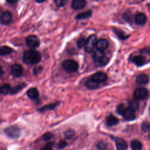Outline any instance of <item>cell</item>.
I'll return each mask as SVG.
<instances>
[{"label": "cell", "instance_id": "27", "mask_svg": "<svg viewBox=\"0 0 150 150\" xmlns=\"http://www.w3.org/2000/svg\"><path fill=\"white\" fill-rule=\"evenodd\" d=\"M58 104V103H56V104H49V105H47L45 107H43L42 108L39 109L38 110L39 111H47L49 110H51V109H53Z\"/></svg>", "mask_w": 150, "mask_h": 150}, {"label": "cell", "instance_id": "14", "mask_svg": "<svg viewBox=\"0 0 150 150\" xmlns=\"http://www.w3.org/2000/svg\"><path fill=\"white\" fill-rule=\"evenodd\" d=\"M135 22L139 25H144L146 22V17L143 13H139L135 17Z\"/></svg>", "mask_w": 150, "mask_h": 150}, {"label": "cell", "instance_id": "41", "mask_svg": "<svg viewBox=\"0 0 150 150\" xmlns=\"http://www.w3.org/2000/svg\"><path fill=\"white\" fill-rule=\"evenodd\" d=\"M46 0H36V1L38 3H42V2H45Z\"/></svg>", "mask_w": 150, "mask_h": 150}, {"label": "cell", "instance_id": "28", "mask_svg": "<svg viewBox=\"0 0 150 150\" xmlns=\"http://www.w3.org/2000/svg\"><path fill=\"white\" fill-rule=\"evenodd\" d=\"M86 40L85 39V38H84V37H80V38H79V39H78L77 42V47H78L79 49H80V48L83 47V46H84L85 43H86Z\"/></svg>", "mask_w": 150, "mask_h": 150}, {"label": "cell", "instance_id": "1", "mask_svg": "<svg viewBox=\"0 0 150 150\" xmlns=\"http://www.w3.org/2000/svg\"><path fill=\"white\" fill-rule=\"evenodd\" d=\"M40 53L34 49L28 50L23 54V60L27 64H36L40 61Z\"/></svg>", "mask_w": 150, "mask_h": 150}, {"label": "cell", "instance_id": "40", "mask_svg": "<svg viewBox=\"0 0 150 150\" xmlns=\"http://www.w3.org/2000/svg\"><path fill=\"white\" fill-rule=\"evenodd\" d=\"M4 74V70L2 67L0 66V77H1Z\"/></svg>", "mask_w": 150, "mask_h": 150}, {"label": "cell", "instance_id": "36", "mask_svg": "<svg viewBox=\"0 0 150 150\" xmlns=\"http://www.w3.org/2000/svg\"><path fill=\"white\" fill-rule=\"evenodd\" d=\"M40 150H53V149L50 147V145H46L45 146L42 147Z\"/></svg>", "mask_w": 150, "mask_h": 150}, {"label": "cell", "instance_id": "43", "mask_svg": "<svg viewBox=\"0 0 150 150\" xmlns=\"http://www.w3.org/2000/svg\"><path fill=\"white\" fill-rule=\"evenodd\" d=\"M149 54H150V51H149Z\"/></svg>", "mask_w": 150, "mask_h": 150}, {"label": "cell", "instance_id": "16", "mask_svg": "<svg viewBox=\"0 0 150 150\" xmlns=\"http://www.w3.org/2000/svg\"><path fill=\"white\" fill-rule=\"evenodd\" d=\"M108 41L105 39H100L96 43V47L97 49L104 50L106 49L108 47Z\"/></svg>", "mask_w": 150, "mask_h": 150}, {"label": "cell", "instance_id": "17", "mask_svg": "<svg viewBox=\"0 0 150 150\" xmlns=\"http://www.w3.org/2000/svg\"><path fill=\"white\" fill-rule=\"evenodd\" d=\"M39 91L36 88H30L27 91L28 96L31 99H36L39 97Z\"/></svg>", "mask_w": 150, "mask_h": 150}, {"label": "cell", "instance_id": "25", "mask_svg": "<svg viewBox=\"0 0 150 150\" xmlns=\"http://www.w3.org/2000/svg\"><path fill=\"white\" fill-rule=\"evenodd\" d=\"M25 86V83H21L20 84H18L16 86H15L13 88L11 89L10 94H16L17 93H18L21 90H22L24 87Z\"/></svg>", "mask_w": 150, "mask_h": 150}, {"label": "cell", "instance_id": "22", "mask_svg": "<svg viewBox=\"0 0 150 150\" xmlns=\"http://www.w3.org/2000/svg\"><path fill=\"white\" fill-rule=\"evenodd\" d=\"M92 14V12L90 10L81 12L79 13L76 16V19H79V20H81V19H87L88 18H90Z\"/></svg>", "mask_w": 150, "mask_h": 150}, {"label": "cell", "instance_id": "33", "mask_svg": "<svg viewBox=\"0 0 150 150\" xmlns=\"http://www.w3.org/2000/svg\"><path fill=\"white\" fill-rule=\"evenodd\" d=\"M138 103L137 101H131L129 102V107L134 108L135 110V109H137L138 108Z\"/></svg>", "mask_w": 150, "mask_h": 150}, {"label": "cell", "instance_id": "29", "mask_svg": "<svg viewBox=\"0 0 150 150\" xmlns=\"http://www.w3.org/2000/svg\"><path fill=\"white\" fill-rule=\"evenodd\" d=\"M74 132L72 129L67 130L64 132V137L66 139H70L71 138H72L74 136Z\"/></svg>", "mask_w": 150, "mask_h": 150}, {"label": "cell", "instance_id": "2", "mask_svg": "<svg viewBox=\"0 0 150 150\" xmlns=\"http://www.w3.org/2000/svg\"><path fill=\"white\" fill-rule=\"evenodd\" d=\"M93 58L96 65L97 66H105L108 62V59L106 57L103 50L99 49H97L94 51L93 54Z\"/></svg>", "mask_w": 150, "mask_h": 150}, {"label": "cell", "instance_id": "5", "mask_svg": "<svg viewBox=\"0 0 150 150\" xmlns=\"http://www.w3.org/2000/svg\"><path fill=\"white\" fill-rule=\"evenodd\" d=\"M4 131L8 137L12 138H18L21 134L20 129L16 125H12L6 128Z\"/></svg>", "mask_w": 150, "mask_h": 150}, {"label": "cell", "instance_id": "15", "mask_svg": "<svg viewBox=\"0 0 150 150\" xmlns=\"http://www.w3.org/2000/svg\"><path fill=\"white\" fill-rule=\"evenodd\" d=\"M136 83L139 85H144L148 83V77L145 74H141L136 78Z\"/></svg>", "mask_w": 150, "mask_h": 150}, {"label": "cell", "instance_id": "8", "mask_svg": "<svg viewBox=\"0 0 150 150\" xmlns=\"http://www.w3.org/2000/svg\"><path fill=\"white\" fill-rule=\"evenodd\" d=\"M26 43L28 46L31 48H35L39 46L40 41L37 36L35 35H30L26 39Z\"/></svg>", "mask_w": 150, "mask_h": 150}, {"label": "cell", "instance_id": "19", "mask_svg": "<svg viewBox=\"0 0 150 150\" xmlns=\"http://www.w3.org/2000/svg\"><path fill=\"white\" fill-rule=\"evenodd\" d=\"M132 61L138 66H142L145 63V59L142 56H136L132 57Z\"/></svg>", "mask_w": 150, "mask_h": 150}, {"label": "cell", "instance_id": "44", "mask_svg": "<svg viewBox=\"0 0 150 150\" xmlns=\"http://www.w3.org/2000/svg\"><path fill=\"white\" fill-rule=\"evenodd\" d=\"M95 1H98V0H95Z\"/></svg>", "mask_w": 150, "mask_h": 150}, {"label": "cell", "instance_id": "9", "mask_svg": "<svg viewBox=\"0 0 150 150\" xmlns=\"http://www.w3.org/2000/svg\"><path fill=\"white\" fill-rule=\"evenodd\" d=\"M23 72V69L21 65L15 64L12 66L11 69V73L12 76L15 77H19L22 75Z\"/></svg>", "mask_w": 150, "mask_h": 150}, {"label": "cell", "instance_id": "7", "mask_svg": "<svg viewBox=\"0 0 150 150\" xmlns=\"http://www.w3.org/2000/svg\"><path fill=\"white\" fill-rule=\"evenodd\" d=\"M148 90L143 87L136 88L133 93L134 98L137 100H143L148 96Z\"/></svg>", "mask_w": 150, "mask_h": 150}, {"label": "cell", "instance_id": "12", "mask_svg": "<svg viewBox=\"0 0 150 150\" xmlns=\"http://www.w3.org/2000/svg\"><path fill=\"white\" fill-rule=\"evenodd\" d=\"M1 22L4 25L9 24L12 20V16L11 12L6 11L4 12L1 16Z\"/></svg>", "mask_w": 150, "mask_h": 150}, {"label": "cell", "instance_id": "26", "mask_svg": "<svg viewBox=\"0 0 150 150\" xmlns=\"http://www.w3.org/2000/svg\"><path fill=\"white\" fill-rule=\"evenodd\" d=\"M114 32L116 34V35L118 37V38L120 39L124 40V39H127L128 37V36H127L124 33V32H123L122 30H119L118 29H114Z\"/></svg>", "mask_w": 150, "mask_h": 150}, {"label": "cell", "instance_id": "38", "mask_svg": "<svg viewBox=\"0 0 150 150\" xmlns=\"http://www.w3.org/2000/svg\"><path fill=\"white\" fill-rule=\"evenodd\" d=\"M7 2H8L9 4H15L19 0H6Z\"/></svg>", "mask_w": 150, "mask_h": 150}, {"label": "cell", "instance_id": "13", "mask_svg": "<svg viewBox=\"0 0 150 150\" xmlns=\"http://www.w3.org/2000/svg\"><path fill=\"white\" fill-rule=\"evenodd\" d=\"M86 5L85 0H73L71 2V7L74 9H80L83 8Z\"/></svg>", "mask_w": 150, "mask_h": 150}, {"label": "cell", "instance_id": "35", "mask_svg": "<svg viewBox=\"0 0 150 150\" xmlns=\"http://www.w3.org/2000/svg\"><path fill=\"white\" fill-rule=\"evenodd\" d=\"M67 145V143L64 141H60L58 144V148H63Z\"/></svg>", "mask_w": 150, "mask_h": 150}, {"label": "cell", "instance_id": "30", "mask_svg": "<svg viewBox=\"0 0 150 150\" xmlns=\"http://www.w3.org/2000/svg\"><path fill=\"white\" fill-rule=\"evenodd\" d=\"M53 137V135L52 133L50 132H46L45 133L43 136H42V138L44 141H50V139H52V138Z\"/></svg>", "mask_w": 150, "mask_h": 150}, {"label": "cell", "instance_id": "11", "mask_svg": "<svg viewBox=\"0 0 150 150\" xmlns=\"http://www.w3.org/2000/svg\"><path fill=\"white\" fill-rule=\"evenodd\" d=\"M91 79H92L94 81L100 83L104 82L107 80V76L104 73L97 72L92 75V76L91 77Z\"/></svg>", "mask_w": 150, "mask_h": 150}, {"label": "cell", "instance_id": "20", "mask_svg": "<svg viewBox=\"0 0 150 150\" xmlns=\"http://www.w3.org/2000/svg\"><path fill=\"white\" fill-rule=\"evenodd\" d=\"M118 122V120L115 116L112 115H109L106 119V124L108 126H114L117 124Z\"/></svg>", "mask_w": 150, "mask_h": 150}, {"label": "cell", "instance_id": "24", "mask_svg": "<svg viewBox=\"0 0 150 150\" xmlns=\"http://www.w3.org/2000/svg\"><path fill=\"white\" fill-rule=\"evenodd\" d=\"M11 88L9 84H5L1 87H0V93L3 94H6L11 92Z\"/></svg>", "mask_w": 150, "mask_h": 150}, {"label": "cell", "instance_id": "37", "mask_svg": "<svg viewBox=\"0 0 150 150\" xmlns=\"http://www.w3.org/2000/svg\"><path fill=\"white\" fill-rule=\"evenodd\" d=\"M40 68H41V67H37L35 68L34 71H33L34 73H35V74H37V73H39L40 71Z\"/></svg>", "mask_w": 150, "mask_h": 150}, {"label": "cell", "instance_id": "39", "mask_svg": "<svg viewBox=\"0 0 150 150\" xmlns=\"http://www.w3.org/2000/svg\"><path fill=\"white\" fill-rule=\"evenodd\" d=\"M104 143L103 142H100V143H98V147L99 148H100V149H104V148H104Z\"/></svg>", "mask_w": 150, "mask_h": 150}, {"label": "cell", "instance_id": "6", "mask_svg": "<svg viewBox=\"0 0 150 150\" xmlns=\"http://www.w3.org/2000/svg\"><path fill=\"white\" fill-rule=\"evenodd\" d=\"M123 118L127 121H131L135 118V111L134 108L131 107L125 108L121 114Z\"/></svg>", "mask_w": 150, "mask_h": 150}, {"label": "cell", "instance_id": "23", "mask_svg": "<svg viewBox=\"0 0 150 150\" xmlns=\"http://www.w3.org/2000/svg\"><path fill=\"white\" fill-rule=\"evenodd\" d=\"M12 49L7 46H3L0 47V55L5 56L12 53Z\"/></svg>", "mask_w": 150, "mask_h": 150}, {"label": "cell", "instance_id": "10", "mask_svg": "<svg viewBox=\"0 0 150 150\" xmlns=\"http://www.w3.org/2000/svg\"><path fill=\"white\" fill-rule=\"evenodd\" d=\"M114 140L115 142V145L117 150H127V144L126 141L121 138L113 137Z\"/></svg>", "mask_w": 150, "mask_h": 150}, {"label": "cell", "instance_id": "42", "mask_svg": "<svg viewBox=\"0 0 150 150\" xmlns=\"http://www.w3.org/2000/svg\"><path fill=\"white\" fill-rule=\"evenodd\" d=\"M149 112H150V108H149Z\"/></svg>", "mask_w": 150, "mask_h": 150}, {"label": "cell", "instance_id": "32", "mask_svg": "<svg viewBox=\"0 0 150 150\" xmlns=\"http://www.w3.org/2000/svg\"><path fill=\"white\" fill-rule=\"evenodd\" d=\"M150 129V124L148 121L143 122L142 125V130L144 132H147Z\"/></svg>", "mask_w": 150, "mask_h": 150}, {"label": "cell", "instance_id": "3", "mask_svg": "<svg viewBox=\"0 0 150 150\" xmlns=\"http://www.w3.org/2000/svg\"><path fill=\"white\" fill-rule=\"evenodd\" d=\"M62 67L68 73H73L78 70L79 64L74 60L69 59L63 62Z\"/></svg>", "mask_w": 150, "mask_h": 150}, {"label": "cell", "instance_id": "4", "mask_svg": "<svg viewBox=\"0 0 150 150\" xmlns=\"http://www.w3.org/2000/svg\"><path fill=\"white\" fill-rule=\"evenodd\" d=\"M97 38L95 35H90L86 41L84 45V50L87 53L93 52L95 46H96Z\"/></svg>", "mask_w": 150, "mask_h": 150}, {"label": "cell", "instance_id": "18", "mask_svg": "<svg viewBox=\"0 0 150 150\" xmlns=\"http://www.w3.org/2000/svg\"><path fill=\"white\" fill-rule=\"evenodd\" d=\"M86 86L89 89H96L99 87V83L94 81L90 78L86 81Z\"/></svg>", "mask_w": 150, "mask_h": 150}, {"label": "cell", "instance_id": "21", "mask_svg": "<svg viewBox=\"0 0 150 150\" xmlns=\"http://www.w3.org/2000/svg\"><path fill=\"white\" fill-rule=\"evenodd\" d=\"M131 147L132 150H142V143L137 139H134L131 142Z\"/></svg>", "mask_w": 150, "mask_h": 150}, {"label": "cell", "instance_id": "31", "mask_svg": "<svg viewBox=\"0 0 150 150\" xmlns=\"http://www.w3.org/2000/svg\"><path fill=\"white\" fill-rule=\"evenodd\" d=\"M67 0H54V3L57 7H62L66 5Z\"/></svg>", "mask_w": 150, "mask_h": 150}, {"label": "cell", "instance_id": "34", "mask_svg": "<svg viewBox=\"0 0 150 150\" xmlns=\"http://www.w3.org/2000/svg\"><path fill=\"white\" fill-rule=\"evenodd\" d=\"M125 107H124V105L123 104H121L120 105H118L117 107V112L120 114H121L122 112L123 111V110H124Z\"/></svg>", "mask_w": 150, "mask_h": 150}]
</instances>
